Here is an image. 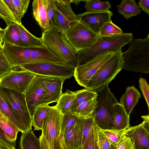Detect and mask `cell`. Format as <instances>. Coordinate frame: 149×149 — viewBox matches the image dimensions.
Segmentation results:
<instances>
[{
    "instance_id": "6da1fadb",
    "label": "cell",
    "mask_w": 149,
    "mask_h": 149,
    "mask_svg": "<svg viewBox=\"0 0 149 149\" xmlns=\"http://www.w3.org/2000/svg\"><path fill=\"white\" fill-rule=\"evenodd\" d=\"M133 38L131 33H123L111 36L99 35L90 47L78 52V65L85 64L102 54L121 51L122 47L130 43Z\"/></svg>"
},
{
    "instance_id": "7a4b0ae2",
    "label": "cell",
    "mask_w": 149,
    "mask_h": 149,
    "mask_svg": "<svg viewBox=\"0 0 149 149\" xmlns=\"http://www.w3.org/2000/svg\"><path fill=\"white\" fill-rule=\"evenodd\" d=\"M127 50L122 54V70L149 73V35L145 39L133 38Z\"/></svg>"
},
{
    "instance_id": "3957f363",
    "label": "cell",
    "mask_w": 149,
    "mask_h": 149,
    "mask_svg": "<svg viewBox=\"0 0 149 149\" xmlns=\"http://www.w3.org/2000/svg\"><path fill=\"white\" fill-rule=\"evenodd\" d=\"M41 38L45 47L66 63L75 67L78 65V52L69 43L63 32L51 25L48 31L42 32Z\"/></svg>"
},
{
    "instance_id": "277c9868",
    "label": "cell",
    "mask_w": 149,
    "mask_h": 149,
    "mask_svg": "<svg viewBox=\"0 0 149 149\" xmlns=\"http://www.w3.org/2000/svg\"><path fill=\"white\" fill-rule=\"evenodd\" d=\"M107 84L93 91L96 92L97 105L93 114L94 121L101 129H112L113 105L118 103Z\"/></svg>"
},
{
    "instance_id": "5b68a950",
    "label": "cell",
    "mask_w": 149,
    "mask_h": 149,
    "mask_svg": "<svg viewBox=\"0 0 149 149\" xmlns=\"http://www.w3.org/2000/svg\"><path fill=\"white\" fill-rule=\"evenodd\" d=\"M122 54L121 51L114 53L95 72L85 88L93 91L108 84L122 70Z\"/></svg>"
},
{
    "instance_id": "8992f818",
    "label": "cell",
    "mask_w": 149,
    "mask_h": 149,
    "mask_svg": "<svg viewBox=\"0 0 149 149\" xmlns=\"http://www.w3.org/2000/svg\"><path fill=\"white\" fill-rule=\"evenodd\" d=\"M63 33L69 43L77 52L90 47L99 36L79 19Z\"/></svg>"
},
{
    "instance_id": "52a82bcc",
    "label": "cell",
    "mask_w": 149,
    "mask_h": 149,
    "mask_svg": "<svg viewBox=\"0 0 149 149\" xmlns=\"http://www.w3.org/2000/svg\"><path fill=\"white\" fill-rule=\"evenodd\" d=\"M37 75L19 66L14 67L9 72L0 79V88H8L25 93Z\"/></svg>"
},
{
    "instance_id": "ba28073f",
    "label": "cell",
    "mask_w": 149,
    "mask_h": 149,
    "mask_svg": "<svg viewBox=\"0 0 149 149\" xmlns=\"http://www.w3.org/2000/svg\"><path fill=\"white\" fill-rule=\"evenodd\" d=\"M0 92L28 130H32V117L28 109L25 93L4 88H0Z\"/></svg>"
},
{
    "instance_id": "9c48e42d",
    "label": "cell",
    "mask_w": 149,
    "mask_h": 149,
    "mask_svg": "<svg viewBox=\"0 0 149 149\" xmlns=\"http://www.w3.org/2000/svg\"><path fill=\"white\" fill-rule=\"evenodd\" d=\"M19 66L38 75L59 77L66 79L73 76L75 68L68 64L51 63H30Z\"/></svg>"
},
{
    "instance_id": "30bf717a",
    "label": "cell",
    "mask_w": 149,
    "mask_h": 149,
    "mask_svg": "<svg viewBox=\"0 0 149 149\" xmlns=\"http://www.w3.org/2000/svg\"><path fill=\"white\" fill-rule=\"evenodd\" d=\"M72 0H54V10L51 25L63 32L79 20L78 15L73 11L71 7Z\"/></svg>"
},
{
    "instance_id": "8fae6325",
    "label": "cell",
    "mask_w": 149,
    "mask_h": 149,
    "mask_svg": "<svg viewBox=\"0 0 149 149\" xmlns=\"http://www.w3.org/2000/svg\"><path fill=\"white\" fill-rule=\"evenodd\" d=\"M62 114L56 106L53 108L45 119L42 126V134L51 149H56L61 133Z\"/></svg>"
},
{
    "instance_id": "7c38bea8",
    "label": "cell",
    "mask_w": 149,
    "mask_h": 149,
    "mask_svg": "<svg viewBox=\"0 0 149 149\" xmlns=\"http://www.w3.org/2000/svg\"><path fill=\"white\" fill-rule=\"evenodd\" d=\"M114 53L109 52L102 54L85 64L75 67L73 76L78 84L85 87L97 71Z\"/></svg>"
},
{
    "instance_id": "4fadbf2b",
    "label": "cell",
    "mask_w": 149,
    "mask_h": 149,
    "mask_svg": "<svg viewBox=\"0 0 149 149\" xmlns=\"http://www.w3.org/2000/svg\"><path fill=\"white\" fill-rule=\"evenodd\" d=\"M141 117L143 119L142 123L130 127L125 131L123 134L133 139L134 149H149V115Z\"/></svg>"
},
{
    "instance_id": "5bb4252c",
    "label": "cell",
    "mask_w": 149,
    "mask_h": 149,
    "mask_svg": "<svg viewBox=\"0 0 149 149\" xmlns=\"http://www.w3.org/2000/svg\"><path fill=\"white\" fill-rule=\"evenodd\" d=\"M38 76L46 92L41 105L57 102L62 94L63 85L66 79L59 77Z\"/></svg>"
},
{
    "instance_id": "9a60e30c",
    "label": "cell",
    "mask_w": 149,
    "mask_h": 149,
    "mask_svg": "<svg viewBox=\"0 0 149 149\" xmlns=\"http://www.w3.org/2000/svg\"><path fill=\"white\" fill-rule=\"evenodd\" d=\"M46 94V91L37 75L33 79L25 93L27 106L32 117L36 109L41 105Z\"/></svg>"
},
{
    "instance_id": "2e32d148",
    "label": "cell",
    "mask_w": 149,
    "mask_h": 149,
    "mask_svg": "<svg viewBox=\"0 0 149 149\" xmlns=\"http://www.w3.org/2000/svg\"><path fill=\"white\" fill-rule=\"evenodd\" d=\"M35 47H22L3 44V50L9 62L14 67L27 64Z\"/></svg>"
},
{
    "instance_id": "e0dca14e",
    "label": "cell",
    "mask_w": 149,
    "mask_h": 149,
    "mask_svg": "<svg viewBox=\"0 0 149 149\" xmlns=\"http://www.w3.org/2000/svg\"><path fill=\"white\" fill-rule=\"evenodd\" d=\"M112 12L106 11L87 12L79 14V19L95 33L99 34L103 25L111 21Z\"/></svg>"
},
{
    "instance_id": "ac0fdd59",
    "label": "cell",
    "mask_w": 149,
    "mask_h": 149,
    "mask_svg": "<svg viewBox=\"0 0 149 149\" xmlns=\"http://www.w3.org/2000/svg\"><path fill=\"white\" fill-rule=\"evenodd\" d=\"M64 141L68 149H77L82 146L83 123L79 117L64 135Z\"/></svg>"
},
{
    "instance_id": "d6986e66",
    "label": "cell",
    "mask_w": 149,
    "mask_h": 149,
    "mask_svg": "<svg viewBox=\"0 0 149 149\" xmlns=\"http://www.w3.org/2000/svg\"><path fill=\"white\" fill-rule=\"evenodd\" d=\"M41 63H66L63 60L52 52L45 47L35 48L31 55L27 64Z\"/></svg>"
},
{
    "instance_id": "ffe728a7",
    "label": "cell",
    "mask_w": 149,
    "mask_h": 149,
    "mask_svg": "<svg viewBox=\"0 0 149 149\" xmlns=\"http://www.w3.org/2000/svg\"><path fill=\"white\" fill-rule=\"evenodd\" d=\"M32 6L34 17L42 29V32L48 31L51 25L47 17L45 0H34Z\"/></svg>"
},
{
    "instance_id": "44dd1931",
    "label": "cell",
    "mask_w": 149,
    "mask_h": 149,
    "mask_svg": "<svg viewBox=\"0 0 149 149\" xmlns=\"http://www.w3.org/2000/svg\"><path fill=\"white\" fill-rule=\"evenodd\" d=\"M141 97V94L137 89L134 86H128L120 97L119 103L130 116Z\"/></svg>"
},
{
    "instance_id": "7402d4cb",
    "label": "cell",
    "mask_w": 149,
    "mask_h": 149,
    "mask_svg": "<svg viewBox=\"0 0 149 149\" xmlns=\"http://www.w3.org/2000/svg\"><path fill=\"white\" fill-rule=\"evenodd\" d=\"M112 113L113 120L112 129L125 130L130 127L129 115L119 103L113 105Z\"/></svg>"
},
{
    "instance_id": "603a6c76",
    "label": "cell",
    "mask_w": 149,
    "mask_h": 149,
    "mask_svg": "<svg viewBox=\"0 0 149 149\" xmlns=\"http://www.w3.org/2000/svg\"><path fill=\"white\" fill-rule=\"evenodd\" d=\"M17 25L19 31L20 42L19 46L35 48L45 47L41 38L36 37L31 34L22 24Z\"/></svg>"
},
{
    "instance_id": "cb8c5ba5",
    "label": "cell",
    "mask_w": 149,
    "mask_h": 149,
    "mask_svg": "<svg viewBox=\"0 0 149 149\" xmlns=\"http://www.w3.org/2000/svg\"><path fill=\"white\" fill-rule=\"evenodd\" d=\"M0 111L15 125L22 133L28 130L23 123L12 110L0 92Z\"/></svg>"
},
{
    "instance_id": "d4e9b609",
    "label": "cell",
    "mask_w": 149,
    "mask_h": 149,
    "mask_svg": "<svg viewBox=\"0 0 149 149\" xmlns=\"http://www.w3.org/2000/svg\"><path fill=\"white\" fill-rule=\"evenodd\" d=\"M118 12L126 19L140 14L141 11L134 0H123L117 6Z\"/></svg>"
},
{
    "instance_id": "484cf974",
    "label": "cell",
    "mask_w": 149,
    "mask_h": 149,
    "mask_svg": "<svg viewBox=\"0 0 149 149\" xmlns=\"http://www.w3.org/2000/svg\"><path fill=\"white\" fill-rule=\"evenodd\" d=\"M3 40V44L20 46V33L16 23H13L8 25L4 29Z\"/></svg>"
},
{
    "instance_id": "4316f807",
    "label": "cell",
    "mask_w": 149,
    "mask_h": 149,
    "mask_svg": "<svg viewBox=\"0 0 149 149\" xmlns=\"http://www.w3.org/2000/svg\"><path fill=\"white\" fill-rule=\"evenodd\" d=\"M52 108L49 105H42L36 109L32 116V125L34 130H42L44 121Z\"/></svg>"
},
{
    "instance_id": "83f0119b",
    "label": "cell",
    "mask_w": 149,
    "mask_h": 149,
    "mask_svg": "<svg viewBox=\"0 0 149 149\" xmlns=\"http://www.w3.org/2000/svg\"><path fill=\"white\" fill-rule=\"evenodd\" d=\"M19 146L21 149H42L39 139L36 137L32 130L22 133Z\"/></svg>"
},
{
    "instance_id": "f1b7e54d",
    "label": "cell",
    "mask_w": 149,
    "mask_h": 149,
    "mask_svg": "<svg viewBox=\"0 0 149 149\" xmlns=\"http://www.w3.org/2000/svg\"><path fill=\"white\" fill-rule=\"evenodd\" d=\"M75 99L74 92L67 90L62 93L55 105L60 112L63 115L70 111Z\"/></svg>"
},
{
    "instance_id": "f546056e",
    "label": "cell",
    "mask_w": 149,
    "mask_h": 149,
    "mask_svg": "<svg viewBox=\"0 0 149 149\" xmlns=\"http://www.w3.org/2000/svg\"><path fill=\"white\" fill-rule=\"evenodd\" d=\"M96 97L81 104L72 113L79 117L93 116V113L97 105Z\"/></svg>"
},
{
    "instance_id": "4dcf8cb0",
    "label": "cell",
    "mask_w": 149,
    "mask_h": 149,
    "mask_svg": "<svg viewBox=\"0 0 149 149\" xmlns=\"http://www.w3.org/2000/svg\"><path fill=\"white\" fill-rule=\"evenodd\" d=\"M74 93L75 99L70 110L72 112H73L82 103L96 97L97 96L95 91L86 88L74 92Z\"/></svg>"
},
{
    "instance_id": "1f68e13d",
    "label": "cell",
    "mask_w": 149,
    "mask_h": 149,
    "mask_svg": "<svg viewBox=\"0 0 149 149\" xmlns=\"http://www.w3.org/2000/svg\"><path fill=\"white\" fill-rule=\"evenodd\" d=\"M0 129L9 139L16 141L17 134L20 132L17 127L5 116L0 118Z\"/></svg>"
},
{
    "instance_id": "d6a6232c",
    "label": "cell",
    "mask_w": 149,
    "mask_h": 149,
    "mask_svg": "<svg viewBox=\"0 0 149 149\" xmlns=\"http://www.w3.org/2000/svg\"><path fill=\"white\" fill-rule=\"evenodd\" d=\"M85 2V8L86 12H98L109 10L111 8L110 3L108 1H105L96 0H88Z\"/></svg>"
},
{
    "instance_id": "836d02e7",
    "label": "cell",
    "mask_w": 149,
    "mask_h": 149,
    "mask_svg": "<svg viewBox=\"0 0 149 149\" xmlns=\"http://www.w3.org/2000/svg\"><path fill=\"white\" fill-rule=\"evenodd\" d=\"M79 118L70 111L62 115L61 128V133L62 135H64Z\"/></svg>"
},
{
    "instance_id": "e575fe53",
    "label": "cell",
    "mask_w": 149,
    "mask_h": 149,
    "mask_svg": "<svg viewBox=\"0 0 149 149\" xmlns=\"http://www.w3.org/2000/svg\"><path fill=\"white\" fill-rule=\"evenodd\" d=\"M123 33L121 29L111 21L105 23L101 28L99 35L102 36H111Z\"/></svg>"
},
{
    "instance_id": "d590c367",
    "label": "cell",
    "mask_w": 149,
    "mask_h": 149,
    "mask_svg": "<svg viewBox=\"0 0 149 149\" xmlns=\"http://www.w3.org/2000/svg\"><path fill=\"white\" fill-rule=\"evenodd\" d=\"M112 145H116L123 135L125 130L100 129Z\"/></svg>"
},
{
    "instance_id": "8d00e7d4",
    "label": "cell",
    "mask_w": 149,
    "mask_h": 149,
    "mask_svg": "<svg viewBox=\"0 0 149 149\" xmlns=\"http://www.w3.org/2000/svg\"><path fill=\"white\" fill-rule=\"evenodd\" d=\"M13 67L4 54L3 47H0V79L9 72Z\"/></svg>"
},
{
    "instance_id": "74e56055",
    "label": "cell",
    "mask_w": 149,
    "mask_h": 149,
    "mask_svg": "<svg viewBox=\"0 0 149 149\" xmlns=\"http://www.w3.org/2000/svg\"><path fill=\"white\" fill-rule=\"evenodd\" d=\"M0 17L5 22L7 26L16 21L3 0H0Z\"/></svg>"
},
{
    "instance_id": "f35d334b",
    "label": "cell",
    "mask_w": 149,
    "mask_h": 149,
    "mask_svg": "<svg viewBox=\"0 0 149 149\" xmlns=\"http://www.w3.org/2000/svg\"><path fill=\"white\" fill-rule=\"evenodd\" d=\"M30 0H12L17 12L19 21L27 11Z\"/></svg>"
},
{
    "instance_id": "ab89813d",
    "label": "cell",
    "mask_w": 149,
    "mask_h": 149,
    "mask_svg": "<svg viewBox=\"0 0 149 149\" xmlns=\"http://www.w3.org/2000/svg\"><path fill=\"white\" fill-rule=\"evenodd\" d=\"M81 118L83 123L82 145L88 136L95 121L94 116Z\"/></svg>"
},
{
    "instance_id": "60d3db41",
    "label": "cell",
    "mask_w": 149,
    "mask_h": 149,
    "mask_svg": "<svg viewBox=\"0 0 149 149\" xmlns=\"http://www.w3.org/2000/svg\"><path fill=\"white\" fill-rule=\"evenodd\" d=\"M39 139L42 149H51L47 142L42 134L40 136ZM56 149H68L64 141V136L61 134L58 140Z\"/></svg>"
},
{
    "instance_id": "b9f144b4",
    "label": "cell",
    "mask_w": 149,
    "mask_h": 149,
    "mask_svg": "<svg viewBox=\"0 0 149 149\" xmlns=\"http://www.w3.org/2000/svg\"><path fill=\"white\" fill-rule=\"evenodd\" d=\"M96 126L100 149H109L112 145L96 123Z\"/></svg>"
},
{
    "instance_id": "7bdbcfd3",
    "label": "cell",
    "mask_w": 149,
    "mask_h": 149,
    "mask_svg": "<svg viewBox=\"0 0 149 149\" xmlns=\"http://www.w3.org/2000/svg\"><path fill=\"white\" fill-rule=\"evenodd\" d=\"M117 149H134V142L131 137L123 134L116 145Z\"/></svg>"
},
{
    "instance_id": "ee69618b",
    "label": "cell",
    "mask_w": 149,
    "mask_h": 149,
    "mask_svg": "<svg viewBox=\"0 0 149 149\" xmlns=\"http://www.w3.org/2000/svg\"><path fill=\"white\" fill-rule=\"evenodd\" d=\"M95 123L88 136L82 145L84 149H94L95 144Z\"/></svg>"
},
{
    "instance_id": "f6af8a7d",
    "label": "cell",
    "mask_w": 149,
    "mask_h": 149,
    "mask_svg": "<svg viewBox=\"0 0 149 149\" xmlns=\"http://www.w3.org/2000/svg\"><path fill=\"white\" fill-rule=\"evenodd\" d=\"M140 88L146 102L148 110L149 109V87L146 80L140 78L139 81Z\"/></svg>"
},
{
    "instance_id": "bcb514c9",
    "label": "cell",
    "mask_w": 149,
    "mask_h": 149,
    "mask_svg": "<svg viewBox=\"0 0 149 149\" xmlns=\"http://www.w3.org/2000/svg\"><path fill=\"white\" fill-rule=\"evenodd\" d=\"M6 4L10 13L16 21V23L20 24L22 23L19 21L18 14L15 6L12 1V0H3Z\"/></svg>"
},
{
    "instance_id": "7dc6e473",
    "label": "cell",
    "mask_w": 149,
    "mask_h": 149,
    "mask_svg": "<svg viewBox=\"0 0 149 149\" xmlns=\"http://www.w3.org/2000/svg\"><path fill=\"white\" fill-rule=\"evenodd\" d=\"M45 4L47 17L51 22L52 19L54 14V0H45Z\"/></svg>"
},
{
    "instance_id": "c3c4849f",
    "label": "cell",
    "mask_w": 149,
    "mask_h": 149,
    "mask_svg": "<svg viewBox=\"0 0 149 149\" xmlns=\"http://www.w3.org/2000/svg\"><path fill=\"white\" fill-rule=\"evenodd\" d=\"M0 142L10 147H15L16 141L9 139L5 135L3 132L0 129Z\"/></svg>"
},
{
    "instance_id": "681fc988",
    "label": "cell",
    "mask_w": 149,
    "mask_h": 149,
    "mask_svg": "<svg viewBox=\"0 0 149 149\" xmlns=\"http://www.w3.org/2000/svg\"><path fill=\"white\" fill-rule=\"evenodd\" d=\"M139 7L146 13L149 14V0H139L138 3Z\"/></svg>"
},
{
    "instance_id": "f907efd6",
    "label": "cell",
    "mask_w": 149,
    "mask_h": 149,
    "mask_svg": "<svg viewBox=\"0 0 149 149\" xmlns=\"http://www.w3.org/2000/svg\"><path fill=\"white\" fill-rule=\"evenodd\" d=\"M95 149H100L98 139L97 137V135L96 126V123H95Z\"/></svg>"
},
{
    "instance_id": "816d5d0a",
    "label": "cell",
    "mask_w": 149,
    "mask_h": 149,
    "mask_svg": "<svg viewBox=\"0 0 149 149\" xmlns=\"http://www.w3.org/2000/svg\"><path fill=\"white\" fill-rule=\"evenodd\" d=\"M4 32V29L0 27V47H3V37Z\"/></svg>"
},
{
    "instance_id": "f5cc1de1",
    "label": "cell",
    "mask_w": 149,
    "mask_h": 149,
    "mask_svg": "<svg viewBox=\"0 0 149 149\" xmlns=\"http://www.w3.org/2000/svg\"><path fill=\"white\" fill-rule=\"evenodd\" d=\"M0 149H15V147H9L2 142H0Z\"/></svg>"
},
{
    "instance_id": "db71d44e",
    "label": "cell",
    "mask_w": 149,
    "mask_h": 149,
    "mask_svg": "<svg viewBox=\"0 0 149 149\" xmlns=\"http://www.w3.org/2000/svg\"><path fill=\"white\" fill-rule=\"evenodd\" d=\"M116 145H112L111 147L109 149H117Z\"/></svg>"
},
{
    "instance_id": "11a10c76",
    "label": "cell",
    "mask_w": 149,
    "mask_h": 149,
    "mask_svg": "<svg viewBox=\"0 0 149 149\" xmlns=\"http://www.w3.org/2000/svg\"><path fill=\"white\" fill-rule=\"evenodd\" d=\"M5 116L0 111V118H2Z\"/></svg>"
},
{
    "instance_id": "9f6ffc18",
    "label": "cell",
    "mask_w": 149,
    "mask_h": 149,
    "mask_svg": "<svg viewBox=\"0 0 149 149\" xmlns=\"http://www.w3.org/2000/svg\"><path fill=\"white\" fill-rule=\"evenodd\" d=\"M77 149H84L82 146H80Z\"/></svg>"
}]
</instances>
